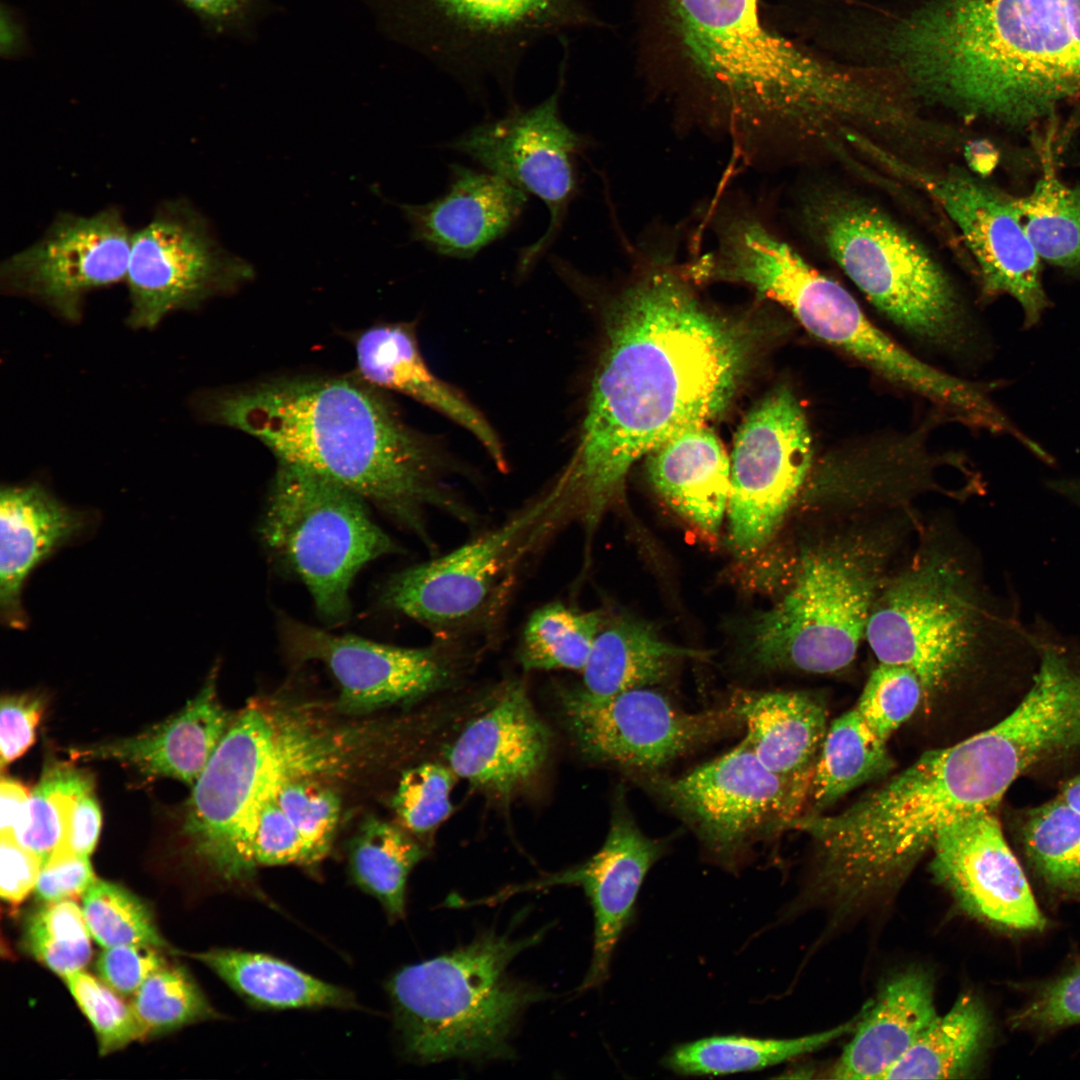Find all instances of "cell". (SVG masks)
Listing matches in <instances>:
<instances>
[{
    "mask_svg": "<svg viewBox=\"0 0 1080 1080\" xmlns=\"http://www.w3.org/2000/svg\"><path fill=\"white\" fill-rule=\"evenodd\" d=\"M606 304L605 342L578 440L551 486L556 513L575 512L587 536L639 458L726 408L747 359L744 337L663 260Z\"/></svg>",
    "mask_w": 1080,
    "mask_h": 1080,
    "instance_id": "6da1fadb",
    "label": "cell"
},
{
    "mask_svg": "<svg viewBox=\"0 0 1080 1080\" xmlns=\"http://www.w3.org/2000/svg\"><path fill=\"white\" fill-rule=\"evenodd\" d=\"M380 390L361 377H278L210 393L200 407L209 421L342 484L424 540L427 507L471 521L444 486L439 449Z\"/></svg>",
    "mask_w": 1080,
    "mask_h": 1080,
    "instance_id": "7a4b0ae2",
    "label": "cell"
},
{
    "mask_svg": "<svg viewBox=\"0 0 1080 1080\" xmlns=\"http://www.w3.org/2000/svg\"><path fill=\"white\" fill-rule=\"evenodd\" d=\"M888 47L920 95L1015 131L1080 100V0H930Z\"/></svg>",
    "mask_w": 1080,
    "mask_h": 1080,
    "instance_id": "3957f363",
    "label": "cell"
},
{
    "mask_svg": "<svg viewBox=\"0 0 1080 1080\" xmlns=\"http://www.w3.org/2000/svg\"><path fill=\"white\" fill-rule=\"evenodd\" d=\"M657 7L688 79L743 149L829 124L880 130L892 118L885 88L772 30L760 0H657Z\"/></svg>",
    "mask_w": 1080,
    "mask_h": 1080,
    "instance_id": "277c9868",
    "label": "cell"
},
{
    "mask_svg": "<svg viewBox=\"0 0 1080 1080\" xmlns=\"http://www.w3.org/2000/svg\"><path fill=\"white\" fill-rule=\"evenodd\" d=\"M865 640L878 662L917 674L924 696L990 658L1037 665L1030 627L986 590L966 553L938 536L927 535L904 567L888 576Z\"/></svg>",
    "mask_w": 1080,
    "mask_h": 1080,
    "instance_id": "5b68a950",
    "label": "cell"
},
{
    "mask_svg": "<svg viewBox=\"0 0 1080 1080\" xmlns=\"http://www.w3.org/2000/svg\"><path fill=\"white\" fill-rule=\"evenodd\" d=\"M896 529L828 526L799 555L787 592L754 621L747 653L767 670L831 674L855 660L888 578Z\"/></svg>",
    "mask_w": 1080,
    "mask_h": 1080,
    "instance_id": "8992f818",
    "label": "cell"
},
{
    "mask_svg": "<svg viewBox=\"0 0 1080 1080\" xmlns=\"http://www.w3.org/2000/svg\"><path fill=\"white\" fill-rule=\"evenodd\" d=\"M728 281L745 284L787 308L821 341L880 375L944 407L968 424L995 432L1006 416L977 385L913 356L875 326L852 295L824 275L765 224L743 229L725 256Z\"/></svg>",
    "mask_w": 1080,
    "mask_h": 1080,
    "instance_id": "52a82bcc",
    "label": "cell"
},
{
    "mask_svg": "<svg viewBox=\"0 0 1080 1080\" xmlns=\"http://www.w3.org/2000/svg\"><path fill=\"white\" fill-rule=\"evenodd\" d=\"M539 935L487 933L450 953L406 966L386 983L402 1051L418 1062L503 1057L538 993L507 974Z\"/></svg>",
    "mask_w": 1080,
    "mask_h": 1080,
    "instance_id": "ba28073f",
    "label": "cell"
},
{
    "mask_svg": "<svg viewBox=\"0 0 1080 1080\" xmlns=\"http://www.w3.org/2000/svg\"><path fill=\"white\" fill-rule=\"evenodd\" d=\"M809 232L866 298L895 324L936 344L962 331L959 297L921 244L872 204L816 196L803 207Z\"/></svg>",
    "mask_w": 1080,
    "mask_h": 1080,
    "instance_id": "9c48e42d",
    "label": "cell"
},
{
    "mask_svg": "<svg viewBox=\"0 0 1080 1080\" xmlns=\"http://www.w3.org/2000/svg\"><path fill=\"white\" fill-rule=\"evenodd\" d=\"M366 504L312 469L278 461L261 536L273 556L305 584L318 614L331 624L350 616L349 590L361 568L397 550Z\"/></svg>",
    "mask_w": 1080,
    "mask_h": 1080,
    "instance_id": "30bf717a",
    "label": "cell"
},
{
    "mask_svg": "<svg viewBox=\"0 0 1080 1080\" xmlns=\"http://www.w3.org/2000/svg\"><path fill=\"white\" fill-rule=\"evenodd\" d=\"M404 34L472 93L487 81L512 101L518 68L539 41L596 23L587 0H393Z\"/></svg>",
    "mask_w": 1080,
    "mask_h": 1080,
    "instance_id": "8fae6325",
    "label": "cell"
},
{
    "mask_svg": "<svg viewBox=\"0 0 1080 1080\" xmlns=\"http://www.w3.org/2000/svg\"><path fill=\"white\" fill-rule=\"evenodd\" d=\"M632 778L695 833L714 862L731 871L755 843L803 816L811 791V782L766 768L745 738L684 775Z\"/></svg>",
    "mask_w": 1080,
    "mask_h": 1080,
    "instance_id": "7c38bea8",
    "label": "cell"
},
{
    "mask_svg": "<svg viewBox=\"0 0 1080 1080\" xmlns=\"http://www.w3.org/2000/svg\"><path fill=\"white\" fill-rule=\"evenodd\" d=\"M280 752L271 708L252 704L228 728L187 802L183 832L217 873L248 877V845L256 811L274 790Z\"/></svg>",
    "mask_w": 1080,
    "mask_h": 1080,
    "instance_id": "4fadbf2b",
    "label": "cell"
},
{
    "mask_svg": "<svg viewBox=\"0 0 1080 1080\" xmlns=\"http://www.w3.org/2000/svg\"><path fill=\"white\" fill-rule=\"evenodd\" d=\"M252 275L250 264L223 248L208 220L189 201H166L132 234L128 323L153 328L170 312L196 308Z\"/></svg>",
    "mask_w": 1080,
    "mask_h": 1080,
    "instance_id": "5bb4252c",
    "label": "cell"
},
{
    "mask_svg": "<svg viewBox=\"0 0 1080 1080\" xmlns=\"http://www.w3.org/2000/svg\"><path fill=\"white\" fill-rule=\"evenodd\" d=\"M568 728L588 759L632 777L661 773L678 758L742 724L728 704L687 712L651 687L594 697L583 689L562 696Z\"/></svg>",
    "mask_w": 1080,
    "mask_h": 1080,
    "instance_id": "9a60e30c",
    "label": "cell"
},
{
    "mask_svg": "<svg viewBox=\"0 0 1080 1080\" xmlns=\"http://www.w3.org/2000/svg\"><path fill=\"white\" fill-rule=\"evenodd\" d=\"M868 155L918 186L944 210L974 257L987 294L1013 297L1026 327L1040 320L1049 305L1041 259L1025 231L1017 197L965 172L926 170L878 144L870 146Z\"/></svg>",
    "mask_w": 1080,
    "mask_h": 1080,
    "instance_id": "2e32d148",
    "label": "cell"
},
{
    "mask_svg": "<svg viewBox=\"0 0 1080 1080\" xmlns=\"http://www.w3.org/2000/svg\"><path fill=\"white\" fill-rule=\"evenodd\" d=\"M565 61L554 92L530 108L511 106L503 117L467 130L447 144L526 193L542 200L550 221L545 233L520 250L517 274L526 275L558 237L577 193L575 160L589 141L562 119Z\"/></svg>",
    "mask_w": 1080,
    "mask_h": 1080,
    "instance_id": "e0dca14e",
    "label": "cell"
},
{
    "mask_svg": "<svg viewBox=\"0 0 1080 1080\" xmlns=\"http://www.w3.org/2000/svg\"><path fill=\"white\" fill-rule=\"evenodd\" d=\"M812 454L805 414L788 389L770 393L746 416L731 454L727 505L738 554L752 555L774 536L806 481Z\"/></svg>",
    "mask_w": 1080,
    "mask_h": 1080,
    "instance_id": "ac0fdd59",
    "label": "cell"
},
{
    "mask_svg": "<svg viewBox=\"0 0 1080 1080\" xmlns=\"http://www.w3.org/2000/svg\"><path fill=\"white\" fill-rule=\"evenodd\" d=\"M132 234L117 207L90 216L62 212L39 240L2 263L1 287L78 320L89 292L126 278Z\"/></svg>",
    "mask_w": 1080,
    "mask_h": 1080,
    "instance_id": "d6986e66",
    "label": "cell"
},
{
    "mask_svg": "<svg viewBox=\"0 0 1080 1080\" xmlns=\"http://www.w3.org/2000/svg\"><path fill=\"white\" fill-rule=\"evenodd\" d=\"M542 497L501 526L455 550L407 568L384 585L380 602L388 609L430 626H450L475 616L487 603L504 570L535 539L554 505Z\"/></svg>",
    "mask_w": 1080,
    "mask_h": 1080,
    "instance_id": "ffe728a7",
    "label": "cell"
},
{
    "mask_svg": "<svg viewBox=\"0 0 1080 1080\" xmlns=\"http://www.w3.org/2000/svg\"><path fill=\"white\" fill-rule=\"evenodd\" d=\"M999 806L975 810L934 839L931 870L969 915L1008 932H1039V909L1025 869L1005 834Z\"/></svg>",
    "mask_w": 1080,
    "mask_h": 1080,
    "instance_id": "44dd1931",
    "label": "cell"
},
{
    "mask_svg": "<svg viewBox=\"0 0 1080 1080\" xmlns=\"http://www.w3.org/2000/svg\"><path fill=\"white\" fill-rule=\"evenodd\" d=\"M287 654L322 662L336 680L338 706L366 712L409 701L440 687L449 671L433 648H405L354 635H335L288 617L279 622Z\"/></svg>",
    "mask_w": 1080,
    "mask_h": 1080,
    "instance_id": "7402d4cb",
    "label": "cell"
},
{
    "mask_svg": "<svg viewBox=\"0 0 1080 1080\" xmlns=\"http://www.w3.org/2000/svg\"><path fill=\"white\" fill-rule=\"evenodd\" d=\"M624 800L623 796L617 799L606 839L592 857L538 884H575L589 898L594 913L593 954L581 990L607 979L615 947L633 919L642 883L667 848L664 840L640 829Z\"/></svg>",
    "mask_w": 1080,
    "mask_h": 1080,
    "instance_id": "603a6c76",
    "label": "cell"
},
{
    "mask_svg": "<svg viewBox=\"0 0 1080 1080\" xmlns=\"http://www.w3.org/2000/svg\"><path fill=\"white\" fill-rule=\"evenodd\" d=\"M527 200L525 191L493 172L453 164L441 196L400 209L414 241L439 255L469 259L512 228Z\"/></svg>",
    "mask_w": 1080,
    "mask_h": 1080,
    "instance_id": "cb8c5ba5",
    "label": "cell"
},
{
    "mask_svg": "<svg viewBox=\"0 0 1080 1080\" xmlns=\"http://www.w3.org/2000/svg\"><path fill=\"white\" fill-rule=\"evenodd\" d=\"M549 749L547 726L525 688L512 684L493 706L466 726L450 747L448 762L455 775L506 795L537 774Z\"/></svg>",
    "mask_w": 1080,
    "mask_h": 1080,
    "instance_id": "d4e9b609",
    "label": "cell"
},
{
    "mask_svg": "<svg viewBox=\"0 0 1080 1080\" xmlns=\"http://www.w3.org/2000/svg\"><path fill=\"white\" fill-rule=\"evenodd\" d=\"M93 522L88 512L64 504L37 482L1 488L0 615L4 624L13 629L27 626L22 603L27 578L51 554L84 536Z\"/></svg>",
    "mask_w": 1080,
    "mask_h": 1080,
    "instance_id": "484cf974",
    "label": "cell"
},
{
    "mask_svg": "<svg viewBox=\"0 0 1080 1080\" xmlns=\"http://www.w3.org/2000/svg\"><path fill=\"white\" fill-rule=\"evenodd\" d=\"M214 669L198 694L179 712L132 737L75 747V759L116 760L150 777L194 785L233 718L220 703Z\"/></svg>",
    "mask_w": 1080,
    "mask_h": 1080,
    "instance_id": "4316f807",
    "label": "cell"
},
{
    "mask_svg": "<svg viewBox=\"0 0 1080 1080\" xmlns=\"http://www.w3.org/2000/svg\"><path fill=\"white\" fill-rule=\"evenodd\" d=\"M359 377L379 388L404 394L471 433L497 468L507 471L499 436L485 416L453 386L436 376L422 357L414 327L407 323L372 326L356 339Z\"/></svg>",
    "mask_w": 1080,
    "mask_h": 1080,
    "instance_id": "83f0119b",
    "label": "cell"
},
{
    "mask_svg": "<svg viewBox=\"0 0 1080 1080\" xmlns=\"http://www.w3.org/2000/svg\"><path fill=\"white\" fill-rule=\"evenodd\" d=\"M928 976L909 971L892 979L856 1023L831 1071L833 1079L883 1080L936 1017Z\"/></svg>",
    "mask_w": 1080,
    "mask_h": 1080,
    "instance_id": "f1b7e54d",
    "label": "cell"
},
{
    "mask_svg": "<svg viewBox=\"0 0 1080 1080\" xmlns=\"http://www.w3.org/2000/svg\"><path fill=\"white\" fill-rule=\"evenodd\" d=\"M729 704L761 763L784 778L811 782L826 735L827 712L802 691H737Z\"/></svg>",
    "mask_w": 1080,
    "mask_h": 1080,
    "instance_id": "f546056e",
    "label": "cell"
},
{
    "mask_svg": "<svg viewBox=\"0 0 1080 1080\" xmlns=\"http://www.w3.org/2000/svg\"><path fill=\"white\" fill-rule=\"evenodd\" d=\"M655 490L677 513L716 535L727 511L730 459L716 435L699 424L668 438L647 455Z\"/></svg>",
    "mask_w": 1080,
    "mask_h": 1080,
    "instance_id": "4dcf8cb0",
    "label": "cell"
},
{
    "mask_svg": "<svg viewBox=\"0 0 1080 1080\" xmlns=\"http://www.w3.org/2000/svg\"><path fill=\"white\" fill-rule=\"evenodd\" d=\"M705 652L664 641L648 624L616 618L602 624L583 668L584 688L594 697L653 687L670 676L684 658L705 659Z\"/></svg>",
    "mask_w": 1080,
    "mask_h": 1080,
    "instance_id": "1f68e13d",
    "label": "cell"
},
{
    "mask_svg": "<svg viewBox=\"0 0 1080 1080\" xmlns=\"http://www.w3.org/2000/svg\"><path fill=\"white\" fill-rule=\"evenodd\" d=\"M250 1006L260 1009L353 1008L354 995L271 955L214 949L193 955Z\"/></svg>",
    "mask_w": 1080,
    "mask_h": 1080,
    "instance_id": "d6a6232c",
    "label": "cell"
},
{
    "mask_svg": "<svg viewBox=\"0 0 1080 1080\" xmlns=\"http://www.w3.org/2000/svg\"><path fill=\"white\" fill-rule=\"evenodd\" d=\"M1013 849L1052 896L1080 901V811L1059 798L1012 809Z\"/></svg>",
    "mask_w": 1080,
    "mask_h": 1080,
    "instance_id": "836d02e7",
    "label": "cell"
},
{
    "mask_svg": "<svg viewBox=\"0 0 1080 1080\" xmlns=\"http://www.w3.org/2000/svg\"><path fill=\"white\" fill-rule=\"evenodd\" d=\"M860 1016V1015H859ZM859 1016L820 1033L796 1038L715 1035L673 1047L663 1059L670 1071L685 1076L758 1071L814 1052L851 1031Z\"/></svg>",
    "mask_w": 1080,
    "mask_h": 1080,
    "instance_id": "e575fe53",
    "label": "cell"
},
{
    "mask_svg": "<svg viewBox=\"0 0 1080 1080\" xmlns=\"http://www.w3.org/2000/svg\"><path fill=\"white\" fill-rule=\"evenodd\" d=\"M987 1033L983 1005L972 995H963L946 1014L936 1015L883 1080L959 1078L979 1056Z\"/></svg>",
    "mask_w": 1080,
    "mask_h": 1080,
    "instance_id": "d590c367",
    "label": "cell"
},
{
    "mask_svg": "<svg viewBox=\"0 0 1080 1080\" xmlns=\"http://www.w3.org/2000/svg\"><path fill=\"white\" fill-rule=\"evenodd\" d=\"M893 766L886 742L877 738L854 707L828 726L811 783L809 805L817 814Z\"/></svg>",
    "mask_w": 1080,
    "mask_h": 1080,
    "instance_id": "8d00e7d4",
    "label": "cell"
},
{
    "mask_svg": "<svg viewBox=\"0 0 1080 1080\" xmlns=\"http://www.w3.org/2000/svg\"><path fill=\"white\" fill-rule=\"evenodd\" d=\"M1042 171L1030 193L1017 197L1025 231L1042 261L1080 273V184L1064 182L1046 145Z\"/></svg>",
    "mask_w": 1080,
    "mask_h": 1080,
    "instance_id": "74e56055",
    "label": "cell"
},
{
    "mask_svg": "<svg viewBox=\"0 0 1080 1080\" xmlns=\"http://www.w3.org/2000/svg\"><path fill=\"white\" fill-rule=\"evenodd\" d=\"M423 849L399 827L368 817L352 841L349 871L353 882L373 896L390 920L405 915L406 885Z\"/></svg>",
    "mask_w": 1080,
    "mask_h": 1080,
    "instance_id": "f35d334b",
    "label": "cell"
},
{
    "mask_svg": "<svg viewBox=\"0 0 1080 1080\" xmlns=\"http://www.w3.org/2000/svg\"><path fill=\"white\" fill-rule=\"evenodd\" d=\"M601 611L554 602L535 610L523 630L518 658L527 670L582 671L602 626Z\"/></svg>",
    "mask_w": 1080,
    "mask_h": 1080,
    "instance_id": "ab89813d",
    "label": "cell"
},
{
    "mask_svg": "<svg viewBox=\"0 0 1080 1080\" xmlns=\"http://www.w3.org/2000/svg\"><path fill=\"white\" fill-rule=\"evenodd\" d=\"M92 790L94 779L86 770L61 762L45 767L30 794L28 823L16 841L44 863L64 848L74 806Z\"/></svg>",
    "mask_w": 1080,
    "mask_h": 1080,
    "instance_id": "60d3db41",
    "label": "cell"
},
{
    "mask_svg": "<svg viewBox=\"0 0 1080 1080\" xmlns=\"http://www.w3.org/2000/svg\"><path fill=\"white\" fill-rule=\"evenodd\" d=\"M91 933L82 908L72 899L46 902L27 919L28 952L61 977L82 970L92 954Z\"/></svg>",
    "mask_w": 1080,
    "mask_h": 1080,
    "instance_id": "b9f144b4",
    "label": "cell"
},
{
    "mask_svg": "<svg viewBox=\"0 0 1080 1080\" xmlns=\"http://www.w3.org/2000/svg\"><path fill=\"white\" fill-rule=\"evenodd\" d=\"M131 1007L144 1037L216 1016L189 973L168 964L144 981L133 995Z\"/></svg>",
    "mask_w": 1080,
    "mask_h": 1080,
    "instance_id": "7bdbcfd3",
    "label": "cell"
},
{
    "mask_svg": "<svg viewBox=\"0 0 1080 1080\" xmlns=\"http://www.w3.org/2000/svg\"><path fill=\"white\" fill-rule=\"evenodd\" d=\"M82 911L91 936L104 948L165 946L148 908L117 884L96 879L82 896Z\"/></svg>",
    "mask_w": 1080,
    "mask_h": 1080,
    "instance_id": "ee69618b",
    "label": "cell"
},
{
    "mask_svg": "<svg viewBox=\"0 0 1080 1080\" xmlns=\"http://www.w3.org/2000/svg\"><path fill=\"white\" fill-rule=\"evenodd\" d=\"M276 799L320 862L329 853L340 817L338 794L315 777L285 778L274 788Z\"/></svg>",
    "mask_w": 1080,
    "mask_h": 1080,
    "instance_id": "f6af8a7d",
    "label": "cell"
},
{
    "mask_svg": "<svg viewBox=\"0 0 1080 1080\" xmlns=\"http://www.w3.org/2000/svg\"><path fill=\"white\" fill-rule=\"evenodd\" d=\"M923 696V685L911 669L879 662L855 708L870 731L887 743L892 733L916 711Z\"/></svg>",
    "mask_w": 1080,
    "mask_h": 1080,
    "instance_id": "bcb514c9",
    "label": "cell"
},
{
    "mask_svg": "<svg viewBox=\"0 0 1080 1080\" xmlns=\"http://www.w3.org/2000/svg\"><path fill=\"white\" fill-rule=\"evenodd\" d=\"M453 774L439 763H423L403 772L392 806L407 830L427 833L450 815Z\"/></svg>",
    "mask_w": 1080,
    "mask_h": 1080,
    "instance_id": "7dc6e473",
    "label": "cell"
},
{
    "mask_svg": "<svg viewBox=\"0 0 1080 1080\" xmlns=\"http://www.w3.org/2000/svg\"><path fill=\"white\" fill-rule=\"evenodd\" d=\"M71 995L96 1033L101 1054L121 1049L144 1038L131 1004L101 979L80 970L63 977Z\"/></svg>",
    "mask_w": 1080,
    "mask_h": 1080,
    "instance_id": "c3c4849f",
    "label": "cell"
},
{
    "mask_svg": "<svg viewBox=\"0 0 1080 1080\" xmlns=\"http://www.w3.org/2000/svg\"><path fill=\"white\" fill-rule=\"evenodd\" d=\"M247 857L251 872L259 866H313L319 863L281 809L274 790L268 792L258 806Z\"/></svg>",
    "mask_w": 1080,
    "mask_h": 1080,
    "instance_id": "681fc988",
    "label": "cell"
},
{
    "mask_svg": "<svg viewBox=\"0 0 1080 1080\" xmlns=\"http://www.w3.org/2000/svg\"><path fill=\"white\" fill-rule=\"evenodd\" d=\"M1080 1023V963L1039 986L1010 1018L1016 1030L1048 1033Z\"/></svg>",
    "mask_w": 1080,
    "mask_h": 1080,
    "instance_id": "f907efd6",
    "label": "cell"
},
{
    "mask_svg": "<svg viewBox=\"0 0 1080 1080\" xmlns=\"http://www.w3.org/2000/svg\"><path fill=\"white\" fill-rule=\"evenodd\" d=\"M159 949L149 945L105 948L96 961L97 974L119 995L133 996L152 973L167 964Z\"/></svg>",
    "mask_w": 1080,
    "mask_h": 1080,
    "instance_id": "816d5d0a",
    "label": "cell"
},
{
    "mask_svg": "<svg viewBox=\"0 0 1080 1080\" xmlns=\"http://www.w3.org/2000/svg\"><path fill=\"white\" fill-rule=\"evenodd\" d=\"M39 696L10 695L1 699L0 763L6 765L20 757L33 743L42 713Z\"/></svg>",
    "mask_w": 1080,
    "mask_h": 1080,
    "instance_id": "f5cc1de1",
    "label": "cell"
},
{
    "mask_svg": "<svg viewBox=\"0 0 1080 1080\" xmlns=\"http://www.w3.org/2000/svg\"><path fill=\"white\" fill-rule=\"evenodd\" d=\"M95 881L88 857L69 854L51 857L43 863L35 891L45 902L73 900L83 896Z\"/></svg>",
    "mask_w": 1080,
    "mask_h": 1080,
    "instance_id": "db71d44e",
    "label": "cell"
},
{
    "mask_svg": "<svg viewBox=\"0 0 1080 1080\" xmlns=\"http://www.w3.org/2000/svg\"><path fill=\"white\" fill-rule=\"evenodd\" d=\"M41 858L15 839L1 837L0 893L11 905H18L35 888L42 868Z\"/></svg>",
    "mask_w": 1080,
    "mask_h": 1080,
    "instance_id": "11a10c76",
    "label": "cell"
},
{
    "mask_svg": "<svg viewBox=\"0 0 1080 1080\" xmlns=\"http://www.w3.org/2000/svg\"><path fill=\"white\" fill-rule=\"evenodd\" d=\"M100 828L101 811L94 790H92L81 796L75 804L70 819L66 844L64 848L54 852L51 856L74 854L88 857L94 850Z\"/></svg>",
    "mask_w": 1080,
    "mask_h": 1080,
    "instance_id": "9f6ffc18",
    "label": "cell"
},
{
    "mask_svg": "<svg viewBox=\"0 0 1080 1080\" xmlns=\"http://www.w3.org/2000/svg\"><path fill=\"white\" fill-rule=\"evenodd\" d=\"M30 794L17 780L2 776L0 782L1 837L17 839L29 819Z\"/></svg>",
    "mask_w": 1080,
    "mask_h": 1080,
    "instance_id": "6f0895ef",
    "label": "cell"
},
{
    "mask_svg": "<svg viewBox=\"0 0 1080 1080\" xmlns=\"http://www.w3.org/2000/svg\"><path fill=\"white\" fill-rule=\"evenodd\" d=\"M200 16L218 24L240 18L248 8L249 0H181Z\"/></svg>",
    "mask_w": 1080,
    "mask_h": 1080,
    "instance_id": "680465c9",
    "label": "cell"
},
{
    "mask_svg": "<svg viewBox=\"0 0 1080 1080\" xmlns=\"http://www.w3.org/2000/svg\"><path fill=\"white\" fill-rule=\"evenodd\" d=\"M20 31L14 19L9 13L5 14L2 9V53L11 54L16 51L20 44Z\"/></svg>",
    "mask_w": 1080,
    "mask_h": 1080,
    "instance_id": "91938a15",
    "label": "cell"
},
{
    "mask_svg": "<svg viewBox=\"0 0 1080 1080\" xmlns=\"http://www.w3.org/2000/svg\"><path fill=\"white\" fill-rule=\"evenodd\" d=\"M1048 487L1058 495L1080 507V477L1048 481Z\"/></svg>",
    "mask_w": 1080,
    "mask_h": 1080,
    "instance_id": "94428289",
    "label": "cell"
},
{
    "mask_svg": "<svg viewBox=\"0 0 1080 1080\" xmlns=\"http://www.w3.org/2000/svg\"><path fill=\"white\" fill-rule=\"evenodd\" d=\"M1056 796L1080 811V770L1059 785Z\"/></svg>",
    "mask_w": 1080,
    "mask_h": 1080,
    "instance_id": "6125c7cd",
    "label": "cell"
}]
</instances>
